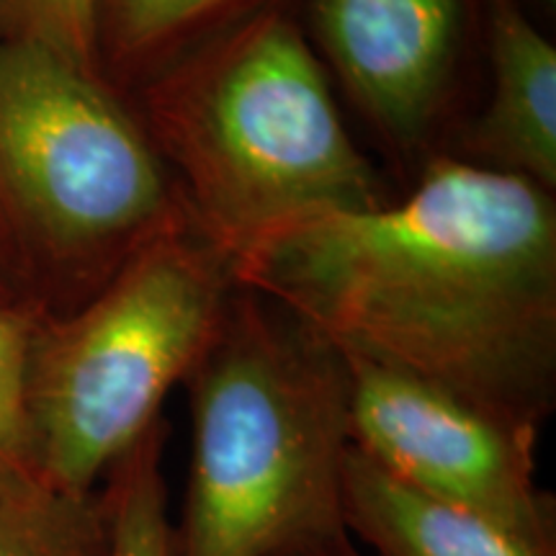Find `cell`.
I'll return each mask as SVG.
<instances>
[{"instance_id":"1","label":"cell","mask_w":556,"mask_h":556,"mask_svg":"<svg viewBox=\"0 0 556 556\" xmlns=\"http://www.w3.org/2000/svg\"><path fill=\"white\" fill-rule=\"evenodd\" d=\"M338 353L539 428L556 381V212L531 180L435 160L400 204L325 208L227 263Z\"/></svg>"},{"instance_id":"2","label":"cell","mask_w":556,"mask_h":556,"mask_svg":"<svg viewBox=\"0 0 556 556\" xmlns=\"http://www.w3.org/2000/svg\"><path fill=\"white\" fill-rule=\"evenodd\" d=\"M184 384L191 464L173 556H276L345 531L351 430L336 348L232 291Z\"/></svg>"},{"instance_id":"3","label":"cell","mask_w":556,"mask_h":556,"mask_svg":"<svg viewBox=\"0 0 556 556\" xmlns=\"http://www.w3.org/2000/svg\"><path fill=\"white\" fill-rule=\"evenodd\" d=\"M142 129L191 227L227 263L302 214L387 204L315 52L276 13L208 37L144 83Z\"/></svg>"},{"instance_id":"4","label":"cell","mask_w":556,"mask_h":556,"mask_svg":"<svg viewBox=\"0 0 556 556\" xmlns=\"http://www.w3.org/2000/svg\"><path fill=\"white\" fill-rule=\"evenodd\" d=\"M232 291L227 261L184 222L137 248L78 312L39 319L26 409L41 482L96 495L197 366Z\"/></svg>"},{"instance_id":"5","label":"cell","mask_w":556,"mask_h":556,"mask_svg":"<svg viewBox=\"0 0 556 556\" xmlns=\"http://www.w3.org/2000/svg\"><path fill=\"white\" fill-rule=\"evenodd\" d=\"M0 208L47 258L109 276L189 222L148 131L99 73L9 34L0 39Z\"/></svg>"},{"instance_id":"6","label":"cell","mask_w":556,"mask_h":556,"mask_svg":"<svg viewBox=\"0 0 556 556\" xmlns=\"http://www.w3.org/2000/svg\"><path fill=\"white\" fill-rule=\"evenodd\" d=\"M348 430L377 467L415 490L556 544L554 497L536 479L539 428L351 353Z\"/></svg>"},{"instance_id":"7","label":"cell","mask_w":556,"mask_h":556,"mask_svg":"<svg viewBox=\"0 0 556 556\" xmlns=\"http://www.w3.org/2000/svg\"><path fill=\"white\" fill-rule=\"evenodd\" d=\"M315 24L379 127L407 139L433 119L454 65L458 0H317Z\"/></svg>"},{"instance_id":"8","label":"cell","mask_w":556,"mask_h":556,"mask_svg":"<svg viewBox=\"0 0 556 556\" xmlns=\"http://www.w3.org/2000/svg\"><path fill=\"white\" fill-rule=\"evenodd\" d=\"M492 96L467 137L469 163L556 186V50L516 0L490 3Z\"/></svg>"},{"instance_id":"9","label":"cell","mask_w":556,"mask_h":556,"mask_svg":"<svg viewBox=\"0 0 556 556\" xmlns=\"http://www.w3.org/2000/svg\"><path fill=\"white\" fill-rule=\"evenodd\" d=\"M340 513L348 536L374 556H556V544L400 482L353 443Z\"/></svg>"},{"instance_id":"10","label":"cell","mask_w":556,"mask_h":556,"mask_svg":"<svg viewBox=\"0 0 556 556\" xmlns=\"http://www.w3.org/2000/svg\"><path fill=\"white\" fill-rule=\"evenodd\" d=\"M245 3L250 0H103L99 52L103 41L122 78L148 83L204 45L206 31Z\"/></svg>"},{"instance_id":"11","label":"cell","mask_w":556,"mask_h":556,"mask_svg":"<svg viewBox=\"0 0 556 556\" xmlns=\"http://www.w3.org/2000/svg\"><path fill=\"white\" fill-rule=\"evenodd\" d=\"M101 495L73 497L34 471L0 467V556H106Z\"/></svg>"},{"instance_id":"12","label":"cell","mask_w":556,"mask_h":556,"mask_svg":"<svg viewBox=\"0 0 556 556\" xmlns=\"http://www.w3.org/2000/svg\"><path fill=\"white\" fill-rule=\"evenodd\" d=\"M165 441L168 422L160 417L103 477L106 556H173V520L163 471Z\"/></svg>"},{"instance_id":"13","label":"cell","mask_w":556,"mask_h":556,"mask_svg":"<svg viewBox=\"0 0 556 556\" xmlns=\"http://www.w3.org/2000/svg\"><path fill=\"white\" fill-rule=\"evenodd\" d=\"M39 317L0 302V467L34 471L26 381Z\"/></svg>"},{"instance_id":"14","label":"cell","mask_w":556,"mask_h":556,"mask_svg":"<svg viewBox=\"0 0 556 556\" xmlns=\"http://www.w3.org/2000/svg\"><path fill=\"white\" fill-rule=\"evenodd\" d=\"M9 37L39 41L75 65L99 73L101 0H0Z\"/></svg>"},{"instance_id":"15","label":"cell","mask_w":556,"mask_h":556,"mask_svg":"<svg viewBox=\"0 0 556 556\" xmlns=\"http://www.w3.org/2000/svg\"><path fill=\"white\" fill-rule=\"evenodd\" d=\"M276 556H366L361 552V546L353 541L348 533H336V536H323L315 541H304V544H296L287 548V552Z\"/></svg>"},{"instance_id":"16","label":"cell","mask_w":556,"mask_h":556,"mask_svg":"<svg viewBox=\"0 0 556 556\" xmlns=\"http://www.w3.org/2000/svg\"><path fill=\"white\" fill-rule=\"evenodd\" d=\"M0 302H5V289H3V274H0Z\"/></svg>"}]
</instances>
